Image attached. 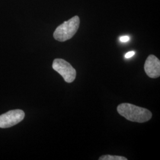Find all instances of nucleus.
Returning <instances> with one entry per match:
<instances>
[{"label": "nucleus", "mask_w": 160, "mask_h": 160, "mask_svg": "<svg viewBox=\"0 0 160 160\" xmlns=\"http://www.w3.org/2000/svg\"><path fill=\"white\" fill-rule=\"evenodd\" d=\"M117 110L119 114L131 122L144 123L152 118V113L148 109L130 103L120 104L118 106Z\"/></svg>", "instance_id": "nucleus-1"}, {"label": "nucleus", "mask_w": 160, "mask_h": 160, "mask_svg": "<svg viewBox=\"0 0 160 160\" xmlns=\"http://www.w3.org/2000/svg\"><path fill=\"white\" fill-rule=\"evenodd\" d=\"M135 54V52L134 51L129 52L126 53V54H125V58H126V59L131 58Z\"/></svg>", "instance_id": "nucleus-8"}, {"label": "nucleus", "mask_w": 160, "mask_h": 160, "mask_svg": "<svg viewBox=\"0 0 160 160\" xmlns=\"http://www.w3.org/2000/svg\"><path fill=\"white\" fill-rule=\"evenodd\" d=\"M25 113L22 110H10L0 115V128H8L14 126L23 120Z\"/></svg>", "instance_id": "nucleus-4"}, {"label": "nucleus", "mask_w": 160, "mask_h": 160, "mask_svg": "<svg viewBox=\"0 0 160 160\" xmlns=\"http://www.w3.org/2000/svg\"><path fill=\"white\" fill-rule=\"evenodd\" d=\"M80 24V18L77 16L59 25L53 33V38L59 42L71 39L77 32Z\"/></svg>", "instance_id": "nucleus-2"}, {"label": "nucleus", "mask_w": 160, "mask_h": 160, "mask_svg": "<svg viewBox=\"0 0 160 160\" xmlns=\"http://www.w3.org/2000/svg\"><path fill=\"white\" fill-rule=\"evenodd\" d=\"M99 160H128L126 157H121L118 155H102L99 158Z\"/></svg>", "instance_id": "nucleus-6"}, {"label": "nucleus", "mask_w": 160, "mask_h": 160, "mask_svg": "<svg viewBox=\"0 0 160 160\" xmlns=\"http://www.w3.org/2000/svg\"><path fill=\"white\" fill-rule=\"evenodd\" d=\"M147 75L151 78H157L160 76V61L155 55H150L147 58L144 65Z\"/></svg>", "instance_id": "nucleus-5"}, {"label": "nucleus", "mask_w": 160, "mask_h": 160, "mask_svg": "<svg viewBox=\"0 0 160 160\" xmlns=\"http://www.w3.org/2000/svg\"><path fill=\"white\" fill-rule=\"evenodd\" d=\"M130 40V38L128 36H121L120 38V41L122 42H127L129 40Z\"/></svg>", "instance_id": "nucleus-7"}, {"label": "nucleus", "mask_w": 160, "mask_h": 160, "mask_svg": "<svg viewBox=\"0 0 160 160\" xmlns=\"http://www.w3.org/2000/svg\"><path fill=\"white\" fill-rule=\"evenodd\" d=\"M52 68L63 77L68 83L72 82L76 78V70L72 66L63 59L57 58L53 60Z\"/></svg>", "instance_id": "nucleus-3"}]
</instances>
